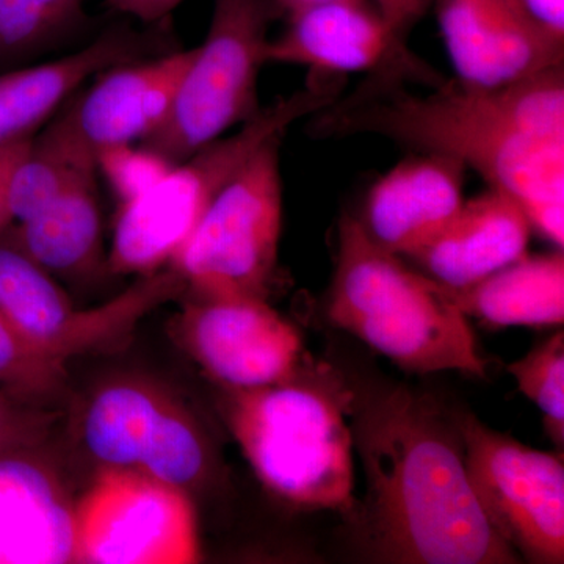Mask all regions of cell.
<instances>
[{
	"label": "cell",
	"mask_w": 564,
	"mask_h": 564,
	"mask_svg": "<svg viewBox=\"0 0 564 564\" xmlns=\"http://www.w3.org/2000/svg\"><path fill=\"white\" fill-rule=\"evenodd\" d=\"M356 393L343 375L307 356L291 380L228 389L225 415L262 485L300 510L355 519L350 419Z\"/></svg>",
	"instance_id": "cell-3"
},
{
	"label": "cell",
	"mask_w": 564,
	"mask_h": 564,
	"mask_svg": "<svg viewBox=\"0 0 564 564\" xmlns=\"http://www.w3.org/2000/svg\"><path fill=\"white\" fill-rule=\"evenodd\" d=\"M193 54L195 47L99 73L90 88L65 104L82 139L95 152L147 140L169 118Z\"/></svg>",
	"instance_id": "cell-14"
},
{
	"label": "cell",
	"mask_w": 564,
	"mask_h": 564,
	"mask_svg": "<svg viewBox=\"0 0 564 564\" xmlns=\"http://www.w3.org/2000/svg\"><path fill=\"white\" fill-rule=\"evenodd\" d=\"M282 139L263 143L226 182L170 265L195 296L267 300L282 231Z\"/></svg>",
	"instance_id": "cell-7"
},
{
	"label": "cell",
	"mask_w": 564,
	"mask_h": 564,
	"mask_svg": "<svg viewBox=\"0 0 564 564\" xmlns=\"http://www.w3.org/2000/svg\"><path fill=\"white\" fill-rule=\"evenodd\" d=\"M466 166L422 152L389 170L367 193L361 221L378 247L411 256L462 209Z\"/></svg>",
	"instance_id": "cell-15"
},
{
	"label": "cell",
	"mask_w": 564,
	"mask_h": 564,
	"mask_svg": "<svg viewBox=\"0 0 564 564\" xmlns=\"http://www.w3.org/2000/svg\"><path fill=\"white\" fill-rule=\"evenodd\" d=\"M141 44L135 33L111 29L65 57L0 74V148L32 139L85 82L137 61Z\"/></svg>",
	"instance_id": "cell-17"
},
{
	"label": "cell",
	"mask_w": 564,
	"mask_h": 564,
	"mask_svg": "<svg viewBox=\"0 0 564 564\" xmlns=\"http://www.w3.org/2000/svg\"><path fill=\"white\" fill-rule=\"evenodd\" d=\"M0 237L54 274L87 272L101 258L102 220L98 176L73 185L54 202Z\"/></svg>",
	"instance_id": "cell-21"
},
{
	"label": "cell",
	"mask_w": 564,
	"mask_h": 564,
	"mask_svg": "<svg viewBox=\"0 0 564 564\" xmlns=\"http://www.w3.org/2000/svg\"><path fill=\"white\" fill-rule=\"evenodd\" d=\"M395 70H375L355 91L314 113L311 132L386 137L455 159L510 195L534 231L564 243V68L500 88L444 80L429 93Z\"/></svg>",
	"instance_id": "cell-1"
},
{
	"label": "cell",
	"mask_w": 564,
	"mask_h": 564,
	"mask_svg": "<svg viewBox=\"0 0 564 564\" xmlns=\"http://www.w3.org/2000/svg\"><path fill=\"white\" fill-rule=\"evenodd\" d=\"M184 415L180 408L143 386H109L91 400L85 413V445L104 467L152 474Z\"/></svg>",
	"instance_id": "cell-19"
},
{
	"label": "cell",
	"mask_w": 564,
	"mask_h": 564,
	"mask_svg": "<svg viewBox=\"0 0 564 564\" xmlns=\"http://www.w3.org/2000/svg\"><path fill=\"white\" fill-rule=\"evenodd\" d=\"M475 497L497 534L532 563L564 562L562 456L533 451L473 413L455 417Z\"/></svg>",
	"instance_id": "cell-9"
},
{
	"label": "cell",
	"mask_w": 564,
	"mask_h": 564,
	"mask_svg": "<svg viewBox=\"0 0 564 564\" xmlns=\"http://www.w3.org/2000/svg\"><path fill=\"white\" fill-rule=\"evenodd\" d=\"M181 337L193 359L226 389H254L291 380L307 355L302 336L262 299L195 296Z\"/></svg>",
	"instance_id": "cell-11"
},
{
	"label": "cell",
	"mask_w": 564,
	"mask_h": 564,
	"mask_svg": "<svg viewBox=\"0 0 564 564\" xmlns=\"http://www.w3.org/2000/svg\"><path fill=\"white\" fill-rule=\"evenodd\" d=\"M288 20L282 35L270 40L269 63L306 66L318 76L395 70L425 87L445 80L395 39L370 0H329Z\"/></svg>",
	"instance_id": "cell-12"
},
{
	"label": "cell",
	"mask_w": 564,
	"mask_h": 564,
	"mask_svg": "<svg viewBox=\"0 0 564 564\" xmlns=\"http://www.w3.org/2000/svg\"><path fill=\"white\" fill-rule=\"evenodd\" d=\"M187 285L173 267L93 310H74L66 293L20 248L0 237V313L40 351L63 364L79 352L113 344L155 306Z\"/></svg>",
	"instance_id": "cell-10"
},
{
	"label": "cell",
	"mask_w": 564,
	"mask_h": 564,
	"mask_svg": "<svg viewBox=\"0 0 564 564\" xmlns=\"http://www.w3.org/2000/svg\"><path fill=\"white\" fill-rule=\"evenodd\" d=\"M350 429L367 484L352 522L370 556L403 564L519 563L475 497L455 419L432 397L399 386L355 400Z\"/></svg>",
	"instance_id": "cell-2"
},
{
	"label": "cell",
	"mask_w": 564,
	"mask_h": 564,
	"mask_svg": "<svg viewBox=\"0 0 564 564\" xmlns=\"http://www.w3.org/2000/svg\"><path fill=\"white\" fill-rule=\"evenodd\" d=\"M98 176L96 152L63 106L32 137L9 184L11 225L31 217L73 185Z\"/></svg>",
	"instance_id": "cell-22"
},
{
	"label": "cell",
	"mask_w": 564,
	"mask_h": 564,
	"mask_svg": "<svg viewBox=\"0 0 564 564\" xmlns=\"http://www.w3.org/2000/svg\"><path fill=\"white\" fill-rule=\"evenodd\" d=\"M521 392L544 414L545 430L560 448L564 443V334L558 332L525 358L508 366Z\"/></svg>",
	"instance_id": "cell-25"
},
{
	"label": "cell",
	"mask_w": 564,
	"mask_h": 564,
	"mask_svg": "<svg viewBox=\"0 0 564 564\" xmlns=\"http://www.w3.org/2000/svg\"><path fill=\"white\" fill-rule=\"evenodd\" d=\"M323 2H329V0H276L281 14H285V17Z\"/></svg>",
	"instance_id": "cell-31"
},
{
	"label": "cell",
	"mask_w": 564,
	"mask_h": 564,
	"mask_svg": "<svg viewBox=\"0 0 564 564\" xmlns=\"http://www.w3.org/2000/svg\"><path fill=\"white\" fill-rule=\"evenodd\" d=\"M74 505L52 475L13 452L0 455V564L74 562Z\"/></svg>",
	"instance_id": "cell-18"
},
{
	"label": "cell",
	"mask_w": 564,
	"mask_h": 564,
	"mask_svg": "<svg viewBox=\"0 0 564 564\" xmlns=\"http://www.w3.org/2000/svg\"><path fill=\"white\" fill-rule=\"evenodd\" d=\"M397 40L406 43L408 33L426 13L433 0H370Z\"/></svg>",
	"instance_id": "cell-27"
},
{
	"label": "cell",
	"mask_w": 564,
	"mask_h": 564,
	"mask_svg": "<svg viewBox=\"0 0 564 564\" xmlns=\"http://www.w3.org/2000/svg\"><path fill=\"white\" fill-rule=\"evenodd\" d=\"M456 80L500 88L563 65L564 41L545 33L519 0H433Z\"/></svg>",
	"instance_id": "cell-13"
},
{
	"label": "cell",
	"mask_w": 564,
	"mask_h": 564,
	"mask_svg": "<svg viewBox=\"0 0 564 564\" xmlns=\"http://www.w3.org/2000/svg\"><path fill=\"white\" fill-rule=\"evenodd\" d=\"M343 77L318 76L302 90L262 107L252 120L212 141L163 176L150 192L121 204L109 252L110 272L147 276L172 265L226 182L263 143L340 98Z\"/></svg>",
	"instance_id": "cell-5"
},
{
	"label": "cell",
	"mask_w": 564,
	"mask_h": 564,
	"mask_svg": "<svg viewBox=\"0 0 564 564\" xmlns=\"http://www.w3.org/2000/svg\"><path fill=\"white\" fill-rule=\"evenodd\" d=\"M65 378V364L29 344L0 313V393L31 406Z\"/></svg>",
	"instance_id": "cell-24"
},
{
	"label": "cell",
	"mask_w": 564,
	"mask_h": 564,
	"mask_svg": "<svg viewBox=\"0 0 564 564\" xmlns=\"http://www.w3.org/2000/svg\"><path fill=\"white\" fill-rule=\"evenodd\" d=\"M466 317L494 328L551 326L564 321V256H522L466 288H445Z\"/></svg>",
	"instance_id": "cell-20"
},
{
	"label": "cell",
	"mask_w": 564,
	"mask_h": 564,
	"mask_svg": "<svg viewBox=\"0 0 564 564\" xmlns=\"http://www.w3.org/2000/svg\"><path fill=\"white\" fill-rule=\"evenodd\" d=\"M96 165L121 206L150 192L174 163L141 143H133L102 148L96 152Z\"/></svg>",
	"instance_id": "cell-26"
},
{
	"label": "cell",
	"mask_w": 564,
	"mask_h": 564,
	"mask_svg": "<svg viewBox=\"0 0 564 564\" xmlns=\"http://www.w3.org/2000/svg\"><path fill=\"white\" fill-rule=\"evenodd\" d=\"M527 13L555 40L564 41V0H519Z\"/></svg>",
	"instance_id": "cell-30"
},
{
	"label": "cell",
	"mask_w": 564,
	"mask_h": 564,
	"mask_svg": "<svg viewBox=\"0 0 564 564\" xmlns=\"http://www.w3.org/2000/svg\"><path fill=\"white\" fill-rule=\"evenodd\" d=\"M182 2L184 0H107L111 9L148 24L166 20Z\"/></svg>",
	"instance_id": "cell-29"
},
{
	"label": "cell",
	"mask_w": 564,
	"mask_h": 564,
	"mask_svg": "<svg viewBox=\"0 0 564 564\" xmlns=\"http://www.w3.org/2000/svg\"><path fill=\"white\" fill-rule=\"evenodd\" d=\"M85 0H0V65L54 44L84 21Z\"/></svg>",
	"instance_id": "cell-23"
},
{
	"label": "cell",
	"mask_w": 564,
	"mask_h": 564,
	"mask_svg": "<svg viewBox=\"0 0 564 564\" xmlns=\"http://www.w3.org/2000/svg\"><path fill=\"white\" fill-rule=\"evenodd\" d=\"M32 139L17 141L0 148V234L11 225L9 212V184L11 174L17 169Z\"/></svg>",
	"instance_id": "cell-28"
},
{
	"label": "cell",
	"mask_w": 564,
	"mask_h": 564,
	"mask_svg": "<svg viewBox=\"0 0 564 564\" xmlns=\"http://www.w3.org/2000/svg\"><path fill=\"white\" fill-rule=\"evenodd\" d=\"M281 11L276 0H214L206 39L158 131L143 147L176 165L261 111L259 76L269 63V32Z\"/></svg>",
	"instance_id": "cell-6"
},
{
	"label": "cell",
	"mask_w": 564,
	"mask_h": 564,
	"mask_svg": "<svg viewBox=\"0 0 564 564\" xmlns=\"http://www.w3.org/2000/svg\"><path fill=\"white\" fill-rule=\"evenodd\" d=\"M328 321L410 373L456 370L486 378V362L466 315L444 285L408 269L364 231L359 218L339 221Z\"/></svg>",
	"instance_id": "cell-4"
},
{
	"label": "cell",
	"mask_w": 564,
	"mask_h": 564,
	"mask_svg": "<svg viewBox=\"0 0 564 564\" xmlns=\"http://www.w3.org/2000/svg\"><path fill=\"white\" fill-rule=\"evenodd\" d=\"M532 229L510 195L489 187L464 202L454 220L408 258L445 288H466L527 254Z\"/></svg>",
	"instance_id": "cell-16"
},
{
	"label": "cell",
	"mask_w": 564,
	"mask_h": 564,
	"mask_svg": "<svg viewBox=\"0 0 564 564\" xmlns=\"http://www.w3.org/2000/svg\"><path fill=\"white\" fill-rule=\"evenodd\" d=\"M74 562L191 564L202 558L185 489L128 467H102L74 505Z\"/></svg>",
	"instance_id": "cell-8"
}]
</instances>
